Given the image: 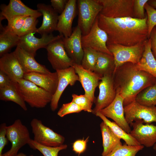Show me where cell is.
<instances>
[{
	"mask_svg": "<svg viewBox=\"0 0 156 156\" xmlns=\"http://www.w3.org/2000/svg\"><path fill=\"white\" fill-rule=\"evenodd\" d=\"M99 26L108 35L107 44L130 46L149 39L147 17L142 19L130 17L111 18L99 14Z\"/></svg>",
	"mask_w": 156,
	"mask_h": 156,
	"instance_id": "1",
	"label": "cell"
},
{
	"mask_svg": "<svg viewBox=\"0 0 156 156\" xmlns=\"http://www.w3.org/2000/svg\"><path fill=\"white\" fill-rule=\"evenodd\" d=\"M113 77L117 93L123 99L124 107L135 101L138 94L153 85L156 79L149 73L138 70L136 64L130 62L116 69Z\"/></svg>",
	"mask_w": 156,
	"mask_h": 156,
	"instance_id": "2",
	"label": "cell"
},
{
	"mask_svg": "<svg viewBox=\"0 0 156 156\" xmlns=\"http://www.w3.org/2000/svg\"><path fill=\"white\" fill-rule=\"evenodd\" d=\"M17 83L24 100L31 107L43 108L51 102L53 95L33 82L24 79Z\"/></svg>",
	"mask_w": 156,
	"mask_h": 156,
	"instance_id": "3",
	"label": "cell"
},
{
	"mask_svg": "<svg viewBox=\"0 0 156 156\" xmlns=\"http://www.w3.org/2000/svg\"><path fill=\"white\" fill-rule=\"evenodd\" d=\"M145 41L130 46L118 44H107L108 49L114 58L115 70L126 62L137 64L141 58L144 51Z\"/></svg>",
	"mask_w": 156,
	"mask_h": 156,
	"instance_id": "4",
	"label": "cell"
},
{
	"mask_svg": "<svg viewBox=\"0 0 156 156\" xmlns=\"http://www.w3.org/2000/svg\"><path fill=\"white\" fill-rule=\"evenodd\" d=\"M78 25L82 36L87 34L102 10L103 7L97 0H78Z\"/></svg>",
	"mask_w": 156,
	"mask_h": 156,
	"instance_id": "5",
	"label": "cell"
},
{
	"mask_svg": "<svg viewBox=\"0 0 156 156\" xmlns=\"http://www.w3.org/2000/svg\"><path fill=\"white\" fill-rule=\"evenodd\" d=\"M6 136L12 146L1 156H16L19 150L29 143L31 139L27 127L20 119L16 120L13 124L7 127Z\"/></svg>",
	"mask_w": 156,
	"mask_h": 156,
	"instance_id": "6",
	"label": "cell"
},
{
	"mask_svg": "<svg viewBox=\"0 0 156 156\" xmlns=\"http://www.w3.org/2000/svg\"><path fill=\"white\" fill-rule=\"evenodd\" d=\"M33 140L38 143L46 146L56 147L63 144L65 138L44 125L41 120L33 119L30 122Z\"/></svg>",
	"mask_w": 156,
	"mask_h": 156,
	"instance_id": "7",
	"label": "cell"
},
{
	"mask_svg": "<svg viewBox=\"0 0 156 156\" xmlns=\"http://www.w3.org/2000/svg\"><path fill=\"white\" fill-rule=\"evenodd\" d=\"M102 6L100 13L111 18H133L134 0H97Z\"/></svg>",
	"mask_w": 156,
	"mask_h": 156,
	"instance_id": "8",
	"label": "cell"
},
{
	"mask_svg": "<svg viewBox=\"0 0 156 156\" xmlns=\"http://www.w3.org/2000/svg\"><path fill=\"white\" fill-rule=\"evenodd\" d=\"M100 80L98 85L99 95L94 101L95 106L92 112L95 115L109 106L114 100L117 94L113 74L105 75Z\"/></svg>",
	"mask_w": 156,
	"mask_h": 156,
	"instance_id": "9",
	"label": "cell"
},
{
	"mask_svg": "<svg viewBox=\"0 0 156 156\" xmlns=\"http://www.w3.org/2000/svg\"><path fill=\"white\" fill-rule=\"evenodd\" d=\"M124 108L125 119L131 126L134 122L139 120L145 124L156 123V106H145L135 101Z\"/></svg>",
	"mask_w": 156,
	"mask_h": 156,
	"instance_id": "10",
	"label": "cell"
},
{
	"mask_svg": "<svg viewBox=\"0 0 156 156\" xmlns=\"http://www.w3.org/2000/svg\"><path fill=\"white\" fill-rule=\"evenodd\" d=\"M63 38L51 42L46 48L48 59L56 71L69 68L72 66L74 63L65 50Z\"/></svg>",
	"mask_w": 156,
	"mask_h": 156,
	"instance_id": "11",
	"label": "cell"
},
{
	"mask_svg": "<svg viewBox=\"0 0 156 156\" xmlns=\"http://www.w3.org/2000/svg\"><path fill=\"white\" fill-rule=\"evenodd\" d=\"M108 39L106 33L99 26L97 16L89 33L82 36V46L83 48H89L113 55L107 47Z\"/></svg>",
	"mask_w": 156,
	"mask_h": 156,
	"instance_id": "12",
	"label": "cell"
},
{
	"mask_svg": "<svg viewBox=\"0 0 156 156\" xmlns=\"http://www.w3.org/2000/svg\"><path fill=\"white\" fill-rule=\"evenodd\" d=\"M144 123L142 120L134 122L130 134L141 145L147 147L153 146L156 143V125Z\"/></svg>",
	"mask_w": 156,
	"mask_h": 156,
	"instance_id": "13",
	"label": "cell"
},
{
	"mask_svg": "<svg viewBox=\"0 0 156 156\" xmlns=\"http://www.w3.org/2000/svg\"><path fill=\"white\" fill-rule=\"evenodd\" d=\"M56 71L58 75V82L56 90L50 102V107L53 111H55L57 108L60 97L67 86H73L79 80V76L73 66Z\"/></svg>",
	"mask_w": 156,
	"mask_h": 156,
	"instance_id": "14",
	"label": "cell"
},
{
	"mask_svg": "<svg viewBox=\"0 0 156 156\" xmlns=\"http://www.w3.org/2000/svg\"><path fill=\"white\" fill-rule=\"evenodd\" d=\"M123 102L122 97L117 93L113 101L99 112L107 118L113 120L126 132L130 134L131 130L125 118Z\"/></svg>",
	"mask_w": 156,
	"mask_h": 156,
	"instance_id": "15",
	"label": "cell"
},
{
	"mask_svg": "<svg viewBox=\"0 0 156 156\" xmlns=\"http://www.w3.org/2000/svg\"><path fill=\"white\" fill-rule=\"evenodd\" d=\"M64 37L62 35L54 36L52 33L42 36L41 38L35 37L33 33L20 37L18 45L35 57L37 51L41 48H46L52 42Z\"/></svg>",
	"mask_w": 156,
	"mask_h": 156,
	"instance_id": "16",
	"label": "cell"
},
{
	"mask_svg": "<svg viewBox=\"0 0 156 156\" xmlns=\"http://www.w3.org/2000/svg\"><path fill=\"white\" fill-rule=\"evenodd\" d=\"M82 34L78 25L75 28L68 37L62 38L65 50L68 56L74 63L81 65L84 54L82 46Z\"/></svg>",
	"mask_w": 156,
	"mask_h": 156,
	"instance_id": "17",
	"label": "cell"
},
{
	"mask_svg": "<svg viewBox=\"0 0 156 156\" xmlns=\"http://www.w3.org/2000/svg\"><path fill=\"white\" fill-rule=\"evenodd\" d=\"M78 75L79 80L85 91L84 94L93 102L95 101L94 94L98 86L101 77L94 72L86 70L81 65L74 63L72 66Z\"/></svg>",
	"mask_w": 156,
	"mask_h": 156,
	"instance_id": "18",
	"label": "cell"
},
{
	"mask_svg": "<svg viewBox=\"0 0 156 156\" xmlns=\"http://www.w3.org/2000/svg\"><path fill=\"white\" fill-rule=\"evenodd\" d=\"M0 9V21L3 19L8 20L16 16H32L38 18L42 15L37 10L28 7L20 0H10L8 5L1 4Z\"/></svg>",
	"mask_w": 156,
	"mask_h": 156,
	"instance_id": "19",
	"label": "cell"
},
{
	"mask_svg": "<svg viewBox=\"0 0 156 156\" xmlns=\"http://www.w3.org/2000/svg\"><path fill=\"white\" fill-rule=\"evenodd\" d=\"M0 70L16 82L24 79L25 74L14 52L5 54L1 57Z\"/></svg>",
	"mask_w": 156,
	"mask_h": 156,
	"instance_id": "20",
	"label": "cell"
},
{
	"mask_svg": "<svg viewBox=\"0 0 156 156\" xmlns=\"http://www.w3.org/2000/svg\"><path fill=\"white\" fill-rule=\"evenodd\" d=\"M24 79L29 81L53 95L56 90L58 82L57 72L45 73L32 72L26 73Z\"/></svg>",
	"mask_w": 156,
	"mask_h": 156,
	"instance_id": "21",
	"label": "cell"
},
{
	"mask_svg": "<svg viewBox=\"0 0 156 156\" xmlns=\"http://www.w3.org/2000/svg\"><path fill=\"white\" fill-rule=\"evenodd\" d=\"M37 10L43 16L41 26L38 28L37 32L42 36L48 34L56 31L59 15L51 5L43 3H38Z\"/></svg>",
	"mask_w": 156,
	"mask_h": 156,
	"instance_id": "22",
	"label": "cell"
},
{
	"mask_svg": "<svg viewBox=\"0 0 156 156\" xmlns=\"http://www.w3.org/2000/svg\"><path fill=\"white\" fill-rule=\"evenodd\" d=\"M76 0H69L63 12L58 16L56 29L64 38H68L71 35L73 21L76 13Z\"/></svg>",
	"mask_w": 156,
	"mask_h": 156,
	"instance_id": "23",
	"label": "cell"
},
{
	"mask_svg": "<svg viewBox=\"0 0 156 156\" xmlns=\"http://www.w3.org/2000/svg\"><path fill=\"white\" fill-rule=\"evenodd\" d=\"M25 73L37 72L45 73L50 72L44 65L38 63L34 57L18 45L14 51Z\"/></svg>",
	"mask_w": 156,
	"mask_h": 156,
	"instance_id": "24",
	"label": "cell"
},
{
	"mask_svg": "<svg viewBox=\"0 0 156 156\" xmlns=\"http://www.w3.org/2000/svg\"><path fill=\"white\" fill-rule=\"evenodd\" d=\"M0 99L5 101L14 102L24 111H26L27 109L17 82L13 81L8 85L0 88Z\"/></svg>",
	"mask_w": 156,
	"mask_h": 156,
	"instance_id": "25",
	"label": "cell"
},
{
	"mask_svg": "<svg viewBox=\"0 0 156 156\" xmlns=\"http://www.w3.org/2000/svg\"><path fill=\"white\" fill-rule=\"evenodd\" d=\"M136 65L138 70L145 71L156 78V60L151 51L150 38L146 41L142 57Z\"/></svg>",
	"mask_w": 156,
	"mask_h": 156,
	"instance_id": "26",
	"label": "cell"
},
{
	"mask_svg": "<svg viewBox=\"0 0 156 156\" xmlns=\"http://www.w3.org/2000/svg\"><path fill=\"white\" fill-rule=\"evenodd\" d=\"M103 140V151L101 156H106L117 145L122 144L121 139L115 135L103 121L100 124Z\"/></svg>",
	"mask_w": 156,
	"mask_h": 156,
	"instance_id": "27",
	"label": "cell"
},
{
	"mask_svg": "<svg viewBox=\"0 0 156 156\" xmlns=\"http://www.w3.org/2000/svg\"><path fill=\"white\" fill-rule=\"evenodd\" d=\"M115 67L113 55L98 52L97 60L94 72L101 78L106 75L113 74Z\"/></svg>",
	"mask_w": 156,
	"mask_h": 156,
	"instance_id": "28",
	"label": "cell"
},
{
	"mask_svg": "<svg viewBox=\"0 0 156 156\" xmlns=\"http://www.w3.org/2000/svg\"><path fill=\"white\" fill-rule=\"evenodd\" d=\"M1 24H0V57L8 53L12 47L17 46L20 39V37L3 27Z\"/></svg>",
	"mask_w": 156,
	"mask_h": 156,
	"instance_id": "29",
	"label": "cell"
},
{
	"mask_svg": "<svg viewBox=\"0 0 156 156\" xmlns=\"http://www.w3.org/2000/svg\"><path fill=\"white\" fill-rule=\"evenodd\" d=\"M95 115L102 120L115 135L124 140L127 145L134 146L141 145L130 134L126 132L115 122L110 121L99 112H97Z\"/></svg>",
	"mask_w": 156,
	"mask_h": 156,
	"instance_id": "30",
	"label": "cell"
},
{
	"mask_svg": "<svg viewBox=\"0 0 156 156\" xmlns=\"http://www.w3.org/2000/svg\"><path fill=\"white\" fill-rule=\"evenodd\" d=\"M135 101L145 106L156 105V79L153 85L144 88L138 94Z\"/></svg>",
	"mask_w": 156,
	"mask_h": 156,
	"instance_id": "31",
	"label": "cell"
},
{
	"mask_svg": "<svg viewBox=\"0 0 156 156\" xmlns=\"http://www.w3.org/2000/svg\"><path fill=\"white\" fill-rule=\"evenodd\" d=\"M28 144L30 147L39 151L44 156H58L59 152L66 149L67 146L63 144L56 147H49L41 145L31 139Z\"/></svg>",
	"mask_w": 156,
	"mask_h": 156,
	"instance_id": "32",
	"label": "cell"
},
{
	"mask_svg": "<svg viewBox=\"0 0 156 156\" xmlns=\"http://www.w3.org/2000/svg\"><path fill=\"white\" fill-rule=\"evenodd\" d=\"M144 147L142 145L134 146L119 144L106 156H135Z\"/></svg>",
	"mask_w": 156,
	"mask_h": 156,
	"instance_id": "33",
	"label": "cell"
},
{
	"mask_svg": "<svg viewBox=\"0 0 156 156\" xmlns=\"http://www.w3.org/2000/svg\"><path fill=\"white\" fill-rule=\"evenodd\" d=\"M83 49L84 54L81 65L84 69L94 72L97 60L98 52L89 48Z\"/></svg>",
	"mask_w": 156,
	"mask_h": 156,
	"instance_id": "34",
	"label": "cell"
},
{
	"mask_svg": "<svg viewBox=\"0 0 156 156\" xmlns=\"http://www.w3.org/2000/svg\"><path fill=\"white\" fill-rule=\"evenodd\" d=\"M38 18L32 16L27 17L23 26L17 35L20 37L30 33L37 32L38 28L36 26L38 21Z\"/></svg>",
	"mask_w": 156,
	"mask_h": 156,
	"instance_id": "35",
	"label": "cell"
},
{
	"mask_svg": "<svg viewBox=\"0 0 156 156\" xmlns=\"http://www.w3.org/2000/svg\"><path fill=\"white\" fill-rule=\"evenodd\" d=\"M72 101L79 106L82 110L88 112L92 113V106L93 102L89 99L84 94L78 95L73 94Z\"/></svg>",
	"mask_w": 156,
	"mask_h": 156,
	"instance_id": "36",
	"label": "cell"
},
{
	"mask_svg": "<svg viewBox=\"0 0 156 156\" xmlns=\"http://www.w3.org/2000/svg\"><path fill=\"white\" fill-rule=\"evenodd\" d=\"M26 16H18L13 17L7 20L8 24L5 27L17 34L24 23Z\"/></svg>",
	"mask_w": 156,
	"mask_h": 156,
	"instance_id": "37",
	"label": "cell"
},
{
	"mask_svg": "<svg viewBox=\"0 0 156 156\" xmlns=\"http://www.w3.org/2000/svg\"><path fill=\"white\" fill-rule=\"evenodd\" d=\"M145 9L147 17V23L149 39L152 31L156 26V9L147 3L145 5Z\"/></svg>",
	"mask_w": 156,
	"mask_h": 156,
	"instance_id": "38",
	"label": "cell"
},
{
	"mask_svg": "<svg viewBox=\"0 0 156 156\" xmlns=\"http://www.w3.org/2000/svg\"><path fill=\"white\" fill-rule=\"evenodd\" d=\"M82 110L77 104L72 101L63 104L57 113V115L61 117L71 113H78Z\"/></svg>",
	"mask_w": 156,
	"mask_h": 156,
	"instance_id": "39",
	"label": "cell"
},
{
	"mask_svg": "<svg viewBox=\"0 0 156 156\" xmlns=\"http://www.w3.org/2000/svg\"><path fill=\"white\" fill-rule=\"evenodd\" d=\"M148 0H134L133 11V18L142 19L146 15L145 13V5Z\"/></svg>",
	"mask_w": 156,
	"mask_h": 156,
	"instance_id": "40",
	"label": "cell"
},
{
	"mask_svg": "<svg viewBox=\"0 0 156 156\" xmlns=\"http://www.w3.org/2000/svg\"><path fill=\"white\" fill-rule=\"evenodd\" d=\"M89 136L86 139H79L76 140L73 144V150L79 156L86 151L87 143L88 141Z\"/></svg>",
	"mask_w": 156,
	"mask_h": 156,
	"instance_id": "41",
	"label": "cell"
},
{
	"mask_svg": "<svg viewBox=\"0 0 156 156\" xmlns=\"http://www.w3.org/2000/svg\"><path fill=\"white\" fill-rule=\"evenodd\" d=\"M7 127L5 123L1 124L0 126V156L2 154L3 149L9 141L6 136Z\"/></svg>",
	"mask_w": 156,
	"mask_h": 156,
	"instance_id": "42",
	"label": "cell"
},
{
	"mask_svg": "<svg viewBox=\"0 0 156 156\" xmlns=\"http://www.w3.org/2000/svg\"><path fill=\"white\" fill-rule=\"evenodd\" d=\"M68 0H51V5L58 14H61L64 11Z\"/></svg>",
	"mask_w": 156,
	"mask_h": 156,
	"instance_id": "43",
	"label": "cell"
},
{
	"mask_svg": "<svg viewBox=\"0 0 156 156\" xmlns=\"http://www.w3.org/2000/svg\"><path fill=\"white\" fill-rule=\"evenodd\" d=\"M151 40V49L156 60V29L155 27L152 31L149 37Z\"/></svg>",
	"mask_w": 156,
	"mask_h": 156,
	"instance_id": "44",
	"label": "cell"
},
{
	"mask_svg": "<svg viewBox=\"0 0 156 156\" xmlns=\"http://www.w3.org/2000/svg\"><path fill=\"white\" fill-rule=\"evenodd\" d=\"M13 81L7 75L0 70V88L8 85Z\"/></svg>",
	"mask_w": 156,
	"mask_h": 156,
	"instance_id": "45",
	"label": "cell"
},
{
	"mask_svg": "<svg viewBox=\"0 0 156 156\" xmlns=\"http://www.w3.org/2000/svg\"><path fill=\"white\" fill-rule=\"evenodd\" d=\"M147 3L156 9V0H149Z\"/></svg>",
	"mask_w": 156,
	"mask_h": 156,
	"instance_id": "46",
	"label": "cell"
},
{
	"mask_svg": "<svg viewBox=\"0 0 156 156\" xmlns=\"http://www.w3.org/2000/svg\"><path fill=\"white\" fill-rule=\"evenodd\" d=\"M16 156H27L26 155L23 153H20L18 154ZM28 156H34L33 155H30Z\"/></svg>",
	"mask_w": 156,
	"mask_h": 156,
	"instance_id": "47",
	"label": "cell"
},
{
	"mask_svg": "<svg viewBox=\"0 0 156 156\" xmlns=\"http://www.w3.org/2000/svg\"><path fill=\"white\" fill-rule=\"evenodd\" d=\"M153 148L155 150H156V143L153 146Z\"/></svg>",
	"mask_w": 156,
	"mask_h": 156,
	"instance_id": "48",
	"label": "cell"
},
{
	"mask_svg": "<svg viewBox=\"0 0 156 156\" xmlns=\"http://www.w3.org/2000/svg\"><path fill=\"white\" fill-rule=\"evenodd\" d=\"M155 27V29H156V26Z\"/></svg>",
	"mask_w": 156,
	"mask_h": 156,
	"instance_id": "49",
	"label": "cell"
}]
</instances>
